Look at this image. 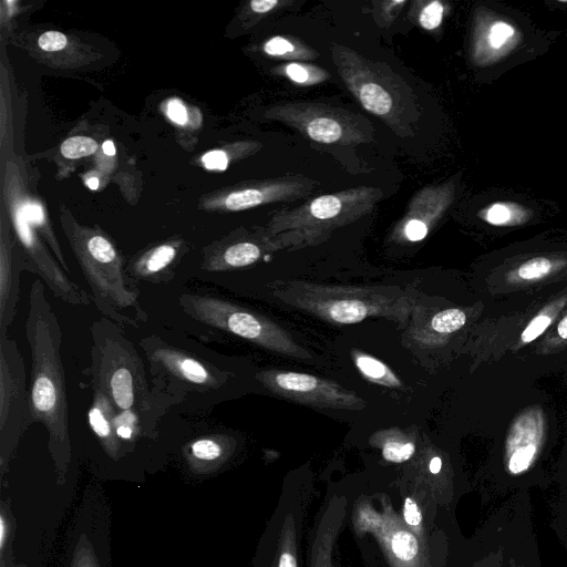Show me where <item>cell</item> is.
<instances>
[{"mask_svg":"<svg viewBox=\"0 0 567 567\" xmlns=\"http://www.w3.org/2000/svg\"><path fill=\"white\" fill-rule=\"evenodd\" d=\"M265 195L256 188H248L229 194L225 205L230 210H241L257 206L264 202Z\"/></svg>","mask_w":567,"mask_h":567,"instance_id":"obj_23","label":"cell"},{"mask_svg":"<svg viewBox=\"0 0 567 567\" xmlns=\"http://www.w3.org/2000/svg\"><path fill=\"white\" fill-rule=\"evenodd\" d=\"M524 524L515 539L505 567H540L538 564L532 534Z\"/></svg>","mask_w":567,"mask_h":567,"instance_id":"obj_16","label":"cell"},{"mask_svg":"<svg viewBox=\"0 0 567 567\" xmlns=\"http://www.w3.org/2000/svg\"><path fill=\"white\" fill-rule=\"evenodd\" d=\"M281 299L321 319L340 324L357 323L370 316L402 320L409 305L394 289H365L291 282Z\"/></svg>","mask_w":567,"mask_h":567,"instance_id":"obj_4","label":"cell"},{"mask_svg":"<svg viewBox=\"0 0 567 567\" xmlns=\"http://www.w3.org/2000/svg\"><path fill=\"white\" fill-rule=\"evenodd\" d=\"M342 207V202L333 195H326L316 198L310 205V214L317 219H330L336 217Z\"/></svg>","mask_w":567,"mask_h":567,"instance_id":"obj_25","label":"cell"},{"mask_svg":"<svg viewBox=\"0 0 567 567\" xmlns=\"http://www.w3.org/2000/svg\"><path fill=\"white\" fill-rule=\"evenodd\" d=\"M515 34L514 28L504 22L497 21L493 23L488 31V43L494 49L502 48Z\"/></svg>","mask_w":567,"mask_h":567,"instance_id":"obj_28","label":"cell"},{"mask_svg":"<svg viewBox=\"0 0 567 567\" xmlns=\"http://www.w3.org/2000/svg\"><path fill=\"white\" fill-rule=\"evenodd\" d=\"M102 148L106 155H114L116 153L115 146L112 141H105L102 145Z\"/></svg>","mask_w":567,"mask_h":567,"instance_id":"obj_43","label":"cell"},{"mask_svg":"<svg viewBox=\"0 0 567 567\" xmlns=\"http://www.w3.org/2000/svg\"><path fill=\"white\" fill-rule=\"evenodd\" d=\"M379 437L382 456L393 463L408 461L415 451V444L398 430L382 432Z\"/></svg>","mask_w":567,"mask_h":567,"instance_id":"obj_15","label":"cell"},{"mask_svg":"<svg viewBox=\"0 0 567 567\" xmlns=\"http://www.w3.org/2000/svg\"><path fill=\"white\" fill-rule=\"evenodd\" d=\"M375 512L370 504H361L354 515L358 533H373L394 567H421L422 555L416 536L398 519L390 506Z\"/></svg>","mask_w":567,"mask_h":567,"instance_id":"obj_9","label":"cell"},{"mask_svg":"<svg viewBox=\"0 0 567 567\" xmlns=\"http://www.w3.org/2000/svg\"><path fill=\"white\" fill-rule=\"evenodd\" d=\"M296 528L291 516H286L281 529L277 567H298L296 557Z\"/></svg>","mask_w":567,"mask_h":567,"instance_id":"obj_18","label":"cell"},{"mask_svg":"<svg viewBox=\"0 0 567 567\" xmlns=\"http://www.w3.org/2000/svg\"><path fill=\"white\" fill-rule=\"evenodd\" d=\"M90 331L87 370L92 389L104 393L116 412L134 413L144 430L152 429L175 400L163 392H151L143 360L121 326L102 317L91 324Z\"/></svg>","mask_w":567,"mask_h":567,"instance_id":"obj_2","label":"cell"},{"mask_svg":"<svg viewBox=\"0 0 567 567\" xmlns=\"http://www.w3.org/2000/svg\"><path fill=\"white\" fill-rule=\"evenodd\" d=\"M257 380L272 393L288 400L317 408L361 410L364 401L343 386L307 373L264 370Z\"/></svg>","mask_w":567,"mask_h":567,"instance_id":"obj_8","label":"cell"},{"mask_svg":"<svg viewBox=\"0 0 567 567\" xmlns=\"http://www.w3.org/2000/svg\"><path fill=\"white\" fill-rule=\"evenodd\" d=\"M29 388L23 357L8 333L0 334V436L2 444L17 441L31 425Z\"/></svg>","mask_w":567,"mask_h":567,"instance_id":"obj_7","label":"cell"},{"mask_svg":"<svg viewBox=\"0 0 567 567\" xmlns=\"http://www.w3.org/2000/svg\"><path fill=\"white\" fill-rule=\"evenodd\" d=\"M353 358L359 371L370 381L391 388L402 385L396 375L380 360L359 351H353Z\"/></svg>","mask_w":567,"mask_h":567,"instance_id":"obj_14","label":"cell"},{"mask_svg":"<svg viewBox=\"0 0 567 567\" xmlns=\"http://www.w3.org/2000/svg\"><path fill=\"white\" fill-rule=\"evenodd\" d=\"M30 224L40 225L43 221V210L38 204H25L18 210Z\"/></svg>","mask_w":567,"mask_h":567,"instance_id":"obj_37","label":"cell"},{"mask_svg":"<svg viewBox=\"0 0 567 567\" xmlns=\"http://www.w3.org/2000/svg\"><path fill=\"white\" fill-rule=\"evenodd\" d=\"M287 75L297 83H305L309 75L308 71L300 64L290 63L286 68Z\"/></svg>","mask_w":567,"mask_h":567,"instance_id":"obj_38","label":"cell"},{"mask_svg":"<svg viewBox=\"0 0 567 567\" xmlns=\"http://www.w3.org/2000/svg\"><path fill=\"white\" fill-rule=\"evenodd\" d=\"M560 517L559 520L563 522L565 525V528L567 529V495L565 496V499L560 503ZM566 538H567V532H566Z\"/></svg>","mask_w":567,"mask_h":567,"instance_id":"obj_40","label":"cell"},{"mask_svg":"<svg viewBox=\"0 0 567 567\" xmlns=\"http://www.w3.org/2000/svg\"><path fill=\"white\" fill-rule=\"evenodd\" d=\"M203 163L207 169L225 171L228 165V157L223 151H210L203 156Z\"/></svg>","mask_w":567,"mask_h":567,"instance_id":"obj_33","label":"cell"},{"mask_svg":"<svg viewBox=\"0 0 567 567\" xmlns=\"http://www.w3.org/2000/svg\"><path fill=\"white\" fill-rule=\"evenodd\" d=\"M166 112L168 117L177 124L183 125L187 122L186 109L179 100H171L167 104Z\"/></svg>","mask_w":567,"mask_h":567,"instance_id":"obj_36","label":"cell"},{"mask_svg":"<svg viewBox=\"0 0 567 567\" xmlns=\"http://www.w3.org/2000/svg\"><path fill=\"white\" fill-rule=\"evenodd\" d=\"M522 216L519 207L507 203H495L484 213L487 223L496 226H503L518 220Z\"/></svg>","mask_w":567,"mask_h":567,"instance_id":"obj_21","label":"cell"},{"mask_svg":"<svg viewBox=\"0 0 567 567\" xmlns=\"http://www.w3.org/2000/svg\"><path fill=\"white\" fill-rule=\"evenodd\" d=\"M278 4L276 0H252L250 8L257 13H265L274 9Z\"/></svg>","mask_w":567,"mask_h":567,"instance_id":"obj_39","label":"cell"},{"mask_svg":"<svg viewBox=\"0 0 567 567\" xmlns=\"http://www.w3.org/2000/svg\"><path fill=\"white\" fill-rule=\"evenodd\" d=\"M358 96L362 105L373 114H388L392 106L390 94L374 82L361 84Z\"/></svg>","mask_w":567,"mask_h":567,"instance_id":"obj_17","label":"cell"},{"mask_svg":"<svg viewBox=\"0 0 567 567\" xmlns=\"http://www.w3.org/2000/svg\"><path fill=\"white\" fill-rule=\"evenodd\" d=\"M512 508L492 517L485 532L480 556L472 567H505L511 548L524 526L523 513L514 515Z\"/></svg>","mask_w":567,"mask_h":567,"instance_id":"obj_10","label":"cell"},{"mask_svg":"<svg viewBox=\"0 0 567 567\" xmlns=\"http://www.w3.org/2000/svg\"><path fill=\"white\" fill-rule=\"evenodd\" d=\"M116 410L110 399L99 390H93L92 404L87 411L91 430L105 445H116L115 431Z\"/></svg>","mask_w":567,"mask_h":567,"instance_id":"obj_12","label":"cell"},{"mask_svg":"<svg viewBox=\"0 0 567 567\" xmlns=\"http://www.w3.org/2000/svg\"><path fill=\"white\" fill-rule=\"evenodd\" d=\"M264 49L270 55H284L292 52L293 45L281 37H275L266 42Z\"/></svg>","mask_w":567,"mask_h":567,"instance_id":"obj_35","label":"cell"},{"mask_svg":"<svg viewBox=\"0 0 567 567\" xmlns=\"http://www.w3.org/2000/svg\"><path fill=\"white\" fill-rule=\"evenodd\" d=\"M3 537H4V523H3V519L1 518L0 519V542H1V545L3 543Z\"/></svg>","mask_w":567,"mask_h":567,"instance_id":"obj_45","label":"cell"},{"mask_svg":"<svg viewBox=\"0 0 567 567\" xmlns=\"http://www.w3.org/2000/svg\"><path fill=\"white\" fill-rule=\"evenodd\" d=\"M550 318L546 315L535 317L522 333L523 342H530L540 336L550 324Z\"/></svg>","mask_w":567,"mask_h":567,"instance_id":"obj_30","label":"cell"},{"mask_svg":"<svg viewBox=\"0 0 567 567\" xmlns=\"http://www.w3.org/2000/svg\"><path fill=\"white\" fill-rule=\"evenodd\" d=\"M557 332L563 339H567V316L557 326Z\"/></svg>","mask_w":567,"mask_h":567,"instance_id":"obj_42","label":"cell"},{"mask_svg":"<svg viewBox=\"0 0 567 567\" xmlns=\"http://www.w3.org/2000/svg\"><path fill=\"white\" fill-rule=\"evenodd\" d=\"M466 322L465 312L460 309H446L437 312L431 320V327L439 333H452Z\"/></svg>","mask_w":567,"mask_h":567,"instance_id":"obj_20","label":"cell"},{"mask_svg":"<svg viewBox=\"0 0 567 567\" xmlns=\"http://www.w3.org/2000/svg\"><path fill=\"white\" fill-rule=\"evenodd\" d=\"M97 150V143L87 136H73L61 145V153L66 158H81L93 154Z\"/></svg>","mask_w":567,"mask_h":567,"instance_id":"obj_22","label":"cell"},{"mask_svg":"<svg viewBox=\"0 0 567 567\" xmlns=\"http://www.w3.org/2000/svg\"><path fill=\"white\" fill-rule=\"evenodd\" d=\"M442 461L439 456L432 457L429 464V470L432 474H437L441 471Z\"/></svg>","mask_w":567,"mask_h":567,"instance_id":"obj_41","label":"cell"},{"mask_svg":"<svg viewBox=\"0 0 567 567\" xmlns=\"http://www.w3.org/2000/svg\"><path fill=\"white\" fill-rule=\"evenodd\" d=\"M260 255V248L256 244L240 241L225 247L218 254L207 256L204 268L210 271L237 269L255 264Z\"/></svg>","mask_w":567,"mask_h":567,"instance_id":"obj_13","label":"cell"},{"mask_svg":"<svg viewBox=\"0 0 567 567\" xmlns=\"http://www.w3.org/2000/svg\"><path fill=\"white\" fill-rule=\"evenodd\" d=\"M551 262L547 258H534L518 268V276L523 279L539 278L549 272Z\"/></svg>","mask_w":567,"mask_h":567,"instance_id":"obj_27","label":"cell"},{"mask_svg":"<svg viewBox=\"0 0 567 567\" xmlns=\"http://www.w3.org/2000/svg\"><path fill=\"white\" fill-rule=\"evenodd\" d=\"M78 259L99 311L118 326L140 327L148 319L138 301L140 290L126 275L115 247L92 235L76 247Z\"/></svg>","mask_w":567,"mask_h":567,"instance_id":"obj_3","label":"cell"},{"mask_svg":"<svg viewBox=\"0 0 567 567\" xmlns=\"http://www.w3.org/2000/svg\"><path fill=\"white\" fill-rule=\"evenodd\" d=\"M38 43L44 51H59L66 45V37L58 31H48L40 35Z\"/></svg>","mask_w":567,"mask_h":567,"instance_id":"obj_31","label":"cell"},{"mask_svg":"<svg viewBox=\"0 0 567 567\" xmlns=\"http://www.w3.org/2000/svg\"><path fill=\"white\" fill-rule=\"evenodd\" d=\"M307 134L310 138L321 143L337 142L342 135L339 122L329 117H317L307 125Z\"/></svg>","mask_w":567,"mask_h":567,"instance_id":"obj_19","label":"cell"},{"mask_svg":"<svg viewBox=\"0 0 567 567\" xmlns=\"http://www.w3.org/2000/svg\"><path fill=\"white\" fill-rule=\"evenodd\" d=\"M192 455L202 461H215L223 454L221 442L215 437H202L190 444Z\"/></svg>","mask_w":567,"mask_h":567,"instance_id":"obj_26","label":"cell"},{"mask_svg":"<svg viewBox=\"0 0 567 567\" xmlns=\"http://www.w3.org/2000/svg\"><path fill=\"white\" fill-rule=\"evenodd\" d=\"M86 185L89 186V188L91 189H97L99 187V179L96 177H90L87 181H86Z\"/></svg>","mask_w":567,"mask_h":567,"instance_id":"obj_44","label":"cell"},{"mask_svg":"<svg viewBox=\"0 0 567 567\" xmlns=\"http://www.w3.org/2000/svg\"><path fill=\"white\" fill-rule=\"evenodd\" d=\"M403 517L404 522L410 527H420L422 523V513L419 505L412 497H406L403 503Z\"/></svg>","mask_w":567,"mask_h":567,"instance_id":"obj_32","label":"cell"},{"mask_svg":"<svg viewBox=\"0 0 567 567\" xmlns=\"http://www.w3.org/2000/svg\"><path fill=\"white\" fill-rule=\"evenodd\" d=\"M150 371L162 392L172 399L189 393L208 394L220 389L228 374L194 352L156 336L141 340Z\"/></svg>","mask_w":567,"mask_h":567,"instance_id":"obj_6","label":"cell"},{"mask_svg":"<svg viewBox=\"0 0 567 567\" xmlns=\"http://www.w3.org/2000/svg\"><path fill=\"white\" fill-rule=\"evenodd\" d=\"M183 310L194 320L235 334L264 349L285 355L312 359L280 326L225 298L208 293H184L179 297Z\"/></svg>","mask_w":567,"mask_h":567,"instance_id":"obj_5","label":"cell"},{"mask_svg":"<svg viewBox=\"0 0 567 567\" xmlns=\"http://www.w3.org/2000/svg\"><path fill=\"white\" fill-rule=\"evenodd\" d=\"M427 231V225L420 219H410L404 226V235L410 241L422 240Z\"/></svg>","mask_w":567,"mask_h":567,"instance_id":"obj_34","label":"cell"},{"mask_svg":"<svg viewBox=\"0 0 567 567\" xmlns=\"http://www.w3.org/2000/svg\"><path fill=\"white\" fill-rule=\"evenodd\" d=\"M443 17V6L439 1L429 3L420 14V24L425 30L435 29L441 24Z\"/></svg>","mask_w":567,"mask_h":567,"instance_id":"obj_29","label":"cell"},{"mask_svg":"<svg viewBox=\"0 0 567 567\" xmlns=\"http://www.w3.org/2000/svg\"><path fill=\"white\" fill-rule=\"evenodd\" d=\"M24 329L31 354L29 398L32 422L41 423L48 430L53 447L64 450L69 445V404L61 355L63 334L39 278L30 287Z\"/></svg>","mask_w":567,"mask_h":567,"instance_id":"obj_1","label":"cell"},{"mask_svg":"<svg viewBox=\"0 0 567 567\" xmlns=\"http://www.w3.org/2000/svg\"><path fill=\"white\" fill-rule=\"evenodd\" d=\"M176 257L177 248L169 244H163L141 257L125 271L132 280L150 282L168 281L173 276L168 274L167 269H169Z\"/></svg>","mask_w":567,"mask_h":567,"instance_id":"obj_11","label":"cell"},{"mask_svg":"<svg viewBox=\"0 0 567 567\" xmlns=\"http://www.w3.org/2000/svg\"><path fill=\"white\" fill-rule=\"evenodd\" d=\"M114 424L117 437L126 441L133 440L144 430L140 417L131 412H116Z\"/></svg>","mask_w":567,"mask_h":567,"instance_id":"obj_24","label":"cell"}]
</instances>
